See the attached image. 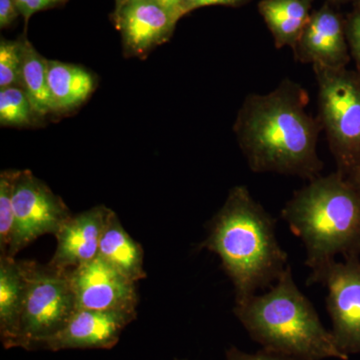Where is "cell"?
I'll return each instance as SVG.
<instances>
[{"mask_svg":"<svg viewBox=\"0 0 360 360\" xmlns=\"http://www.w3.org/2000/svg\"><path fill=\"white\" fill-rule=\"evenodd\" d=\"M20 87L30 98L37 117H45L53 112L49 86V60L25 37H23Z\"/></svg>","mask_w":360,"mask_h":360,"instance_id":"obj_18","label":"cell"},{"mask_svg":"<svg viewBox=\"0 0 360 360\" xmlns=\"http://www.w3.org/2000/svg\"><path fill=\"white\" fill-rule=\"evenodd\" d=\"M112 210L97 205L71 215L56 232V250L49 264L58 269H75L94 259Z\"/></svg>","mask_w":360,"mask_h":360,"instance_id":"obj_12","label":"cell"},{"mask_svg":"<svg viewBox=\"0 0 360 360\" xmlns=\"http://www.w3.org/2000/svg\"><path fill=\"white\" fill-rule=\"evenodd\" d=\"M309 103L307 90L290 79L267 94L246 97L233 129L253 172L309 180L321 175L323 163L317 146L321 125L307 111Z\"/></svg>","mask_w":360,"mask_h":360,"instance_id":"obj_1","label":"cell"},{"mask_svg":"<svg viewBox=\"0 0 360 360\" xmlns=\"http://www.w3.org/2000/svg\"><path fill=\"white\" fill-rule=\"evenodd\" d=\"M16 169L0 174V255H6L14 229L13 186Z\"/></svg>","mask_w":360,"mask_h":360,"instance_id":"obj_20","label":"cell"},{"mask_svg":"<svg viewBox=\"0 0 360 360\" xmlns=\"http://www.w3.org/2000/svg\"><path fill=\"white\" fill-rule=\"evenodd\" d=\"M345 177L352 182V186H354L360 193V165H357V167Z\"/></svg>","mask_w":360,"mask_h":360,"instance_id":"obj_28","label":"cell"},{"mask_svg":"<svg viewBox=\"0 0 360 360\" xmlns=\"http://www.w3.org/2000/svg\"><path fill=\"white\" fill-rule=\"evenodd\" d=\"M136 317V309H77L60 330L35 343L30 352L110 349Z\"/></svg>","mask_w":360,"mask_h":360,"instance_id":"obj_9","label":"cell"},{"mask_svg":"<svg viewBox=\"0 0 360 360\" xmlns=\"http://www.w3.org/2000/svg\"><path fill=\"white\" fill-rule=\"evenodd\" d=\"M233 312L265 350L300 360H348L296 285L290 265L267 292L236 304Z\"/></svg>","mask_w":360,"mask_h":360,"instance_id":"obj_3","label":"cell"},{"mask_svg":"<svg viewBox=\"0 0 360 360\" xmlns=\"http://www.w3.org/2000/svg\"><path fill=\"white\" fill-rule=\"evenodd\" d=\"M295 51L300 61L312 66L345 68L348 61L345 30L330 7H321L311 14Z\"/></svg>","mask_w":360,"mask_h":360,"instance_id":"obj_13","label":"cell"},{"mask_svg":"<svg viewBox=\"0 0 360 360\" xmlns=\"http://www.w3.org/2000/svg\"><path fill=\"white\" fill-rule=\"evenodd\" d=\"M246 0H184L186 13H189L194 9L212 6H238Z\"/></svg>","mask_w":360,"mask_h":360,"instance_id":"obj_26","label":"cell"},{"mask_svg":"<svg viewBox=\"0 0 360 360\" xmlns=\"http://www.w3.org/2000/svg\"><path fill=\"white\" fill-rule=\"evenodd\" d=\"M23 58V37L0 41V89L20 86Z\"/></svg>","mask_w":360,"mask_h":360,"instance_id":"obj_21","label":"cell"},{"mask_svg":"<svg viewBox=\"0 0 360 360\" xmlns=\"http://www.w3.org/2000/svg\"><path fill=\"white\" fill-rule=\"evenodd\" d=\"M66 1L68 0H15V4L20 15L25 18V22H28L33 14L45 9L53 8L65 4Z\"/></svg>","mask_w":360,"mask_h":360,"instance_id":"obj_22","label":"cell"},{"mask_svg":"<svg viewBox=\"0 0 360 360\" xmlns=\"http://www.w3.org/2000/svg\"><path fill=\"white\" fill-rule=\"evenodd\" d=\"M49 86L52 111L68 112L79 108L94 94L96 79L82 66L49 60Z\"/></svg>","mask_w":360,"mask_h":360,"instance_id":"obj_16","label":"cell"},{"mask_svg":"<svg viewBox=\"0 0 360 360\" xmlns=\"http://www.w3.org/2000/svg\"><path fill=\"white\" fill-rule=\"evenodd\" d=\"M345 258L312 270L307 284L322 283L328 288L330 331L336 347L349 359L360 354V260L356 255Z\"/></svg>","mask_w":360,"mask_h":360,"instance_id":"obj_8","label":"cell"},{"mask_svg":"<svg viewBox=\"0 0 360 360\" xmlns=\"http://www.w3.org/2000/svg\"><path fill=\"white\" fill-rule=\"evenodd\" d=\"M206 229L207 236L198 248L219 257L233 284L236 304L276 283L290 265L277 240L276 220L245 186L232 187Z\"/></svg>","mask_w":360,"mask_h":360,"instance_id":"obj_2","label":"cell"},{"mask_svg":"<svg viewBox=\"0 0 360 360\" xmlns=\"http://www.w3.org/2000/svg\"><path fill=\"white\" fill-rule=\"evenodd\" d=\"M174 360H184V359H175Z\"/></svg>","mask_w":360,"mask_h":360,"instance_id":"obj_32","label":"cell"},{"mask_svg":"<svg viewBox=\"0 0 360 360\" xmlns=\"http://www.w3.org/2000/svg\"><path fill=\"white\" fill-rule=\"evenodd\" d=\"M258 8L277 49H295L311 18L310 0H262Z\"/></svg>","mask_w":360,"mask_h":360,"instance_id":"obj_17","label":"cell"},{"mask_svg":"<svg viewBox=\"0 0 360 360\" xmlns=\"http://www.w3.org/2000/svg\"><path fill=\"white\" fill-rule=\"evenodd\" d=\"M225 359L226 360H300L293 359V357L285 356V355L274 354L262 348V350L255 352V354H248L243 352L239 348L231 347L227 348L225 352Z\"/></svg>","mask_w":360,"mask_h":360,"instance_id":"obj_23","label":"cell"},{"mask_svg":"<svg viewBox=\"0 0 360 360\" xmlns=\"http://www.w3.org/2000/svg\"><path fill=\"white\" fill-rule=\"evenodd\" d=\"M315 270L336 255H356L360 246V193L340 172L315 177L295 191L281 210Z\"/></svg>","mask_w":360,"mask_h":360,"instance_id":"obj_4","label":"cell"},{"mask_svg":"<svg viewBox=\"0 0 360 360\" xmlns=\"http://www.w3.org/2000/svg\"><path fill=\"white\" fill-rule=\"evenodd\" d=\"M26 292L15 347L30 352L39 341L56 335L77 310L68 270L35 260H20Z\"/></svg>","mask_w":360,"mask_h":360,"instance_id":"obj_6","label":"cell"},{"mask_svg":"<svg viewBox=\"0 0 360 360\" xmlns=\"http://www.w3.org/2000/svg\"><path fill=\"white\" fill-rule=\"evenodd\" d=\"M14 229L6 255L21 250L45 234L56 236L72 213L65 201L30 170H16L13 186Z\"/></svg>","mask_w":360,"mask_h":360,"instance_id":"obj_7","label":"cell"},{"mask_svg":"<svg viewBox=\"0 0 360 360\" xmlns=\"http://www.w3.org/2000/svg\"><path fill=\"white\" fill-rule=\"evenodd\" d=\"M25 292L20 260L0 255V338L6 349L15 348Z\"/></svg>","mask_w":360,"mask_h":360,"instance_id":"obj_14","label":"cell"},{"mask_svg":"<svg viewBox=\"0 0 360 360\" xmlns=\"http://www.w3.org/2000/svg\"><path fill=\"white\" fill-rule=\"evenodd\" d=\"M113 18L125 54L139 58L167 42L179 21L155 0H127L115 6Z\"/></svg>","mask_w":360,"mask_h":360,"instance_id":"obj_11","label":"cell"},{"mask_svg":"<svg viewBox=\"0 0 360 360\" xmlns=\"http://www.w3.org/2000/svg\"><path fill=\"white\" fill-rule=\"evenodd\" d=\"M20 15L15 0H0V28H7L13 25Z\"/></svg>","mask_w":360,"mask_h":360,"instance_id":"obj_24","label":"cell"},{"mask_svg":"<svg viewBox=\"0 0 360 360\" xmlns=\"http://www.w3.org/2000/svg\"><path fill=\"white\" fill-rule=\"evenodd\" d=\"M155 1L163 8L167 9L168 13H172L177 20L186 14L184 0H155Z\"/></svg>","mask_w":360,"mask_h":360,"instance_id":"obj_27","label":"cell"},{"mask_svg":"<svg viewBox=\"0 0 360 360\" xmlns=\"http://www.w3.org/2000/svg\"><path fill=\"white\" fill-rule=\"evenodd\" d=\"M97 257L134 283L148 276L143 267L142 245L125 231L115 212L111 213L101 236Z\"/></svg>","mask_w":360,"mask_h":360,"instance_id":"obj_15","label":"cell"},{"mask_svg":"<svg viewBox=\"0 0 360 360\" xmlns=\"http://www.w3.org/2000/svg\"><path fill=\"white\" fill-rule=\"evenodd\" d=\"M333 1H347V0H333Z\"/></svg>","mask_w":360,"mask_h":360,"instance_id":"obj_31","label":"cell"},{"mask_svg":"<svg viewBox=\"0 0 360 360\" xmlns=\"http://www.w3.org/2000/svg\"><path fill=\"white\" fill-rule=\"evenodd\" d=\"M125 1H127V0H115V6H120V4Z\"/></svg>","mask_w":360,"mask_h":360,"instance_id":"obj_29","label":"cell"},{"mask_svg":"<svg viewBox=\"0 0 360 360\" xmlns=\"http://www.w3.org/2000/svg\"><path fill=\"white\" fill-rule=\"evenodd\" d=\"M39 120L30 98L20 86L0 89V124L1 127H26Z\"/></svg>","mask_w":360,"mask_h":360,"instance_id":"obj_19","label":"cell"},{"mask_svg":"<svg viewBox=\"0 0 360 360\" xmlns=\"http://www.w3.org/2000/svg\"><path fill=\"white\" fill-rule=\"evenodd\" d=\"M319 89V123L338 172L347 176L360 165V82L342 68L314 66Z\"/></svg>","mask_w":360,"mask_h":360,"instance_id":"obj_5","label":"cell"},{"mask_svg":"<svg viewBox=\"0 0 360 360\" xmlns=\"http://www.w3.org/2000/svg\"><path fill=\"white\" fill-rule=\"evenodd\" d=\"M347 35L355 58L360 63V13L352 16L348 22Z\"/></svg>","mask_w":360,"mask_h":360,"instance_id":"obj_25","label":"cell"},{"mask_svg":"<svg viewBox=\"0 0 360 360\" xmlns=\"http://www.w3.org/2000/svg\"><path fill=\"white\" fill-rule=\"evenodd\" d=\"M357 257H359V259L360 260V246L359 248V251H357Z\"/></svg>","mask_w":360,"mask_h":360,"instance_id":"obj_30","label":"cell"},{"mask_svg":"<svg viewBox=\"0 0 360 360\" xmlns=\"http://www.w3.org/2000/svg\"><path fill=\"white\" fill-rule=\"evenodd\" d=\"M77 309H136L139 297L136 283L96 257L68 270Z\"/></svg>","mask_w":360,"mask_h":360,"instance_id":"obj_10","label":"cell"}]
</instances>
